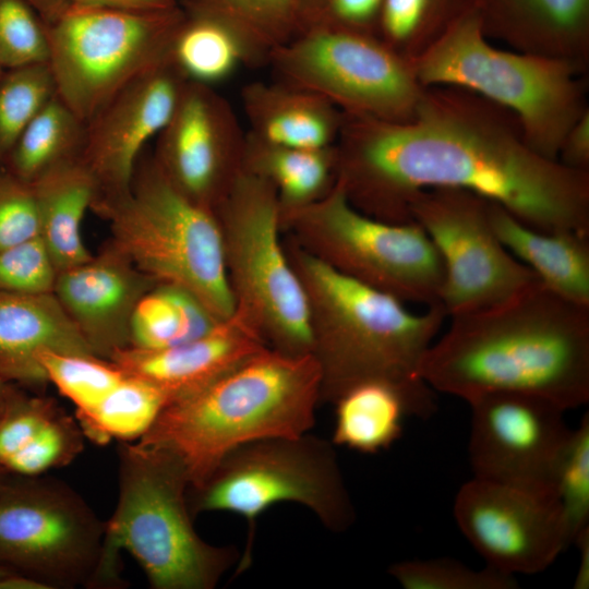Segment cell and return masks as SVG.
Masks as SVG:
<instances>
[{
    "mask_svg": "<svg viewBox=\"0 0 589 589\" xmlns=\"http://www.w3.org/2000/svg\"><path fill=\"white\" fill-rule=\"evenodd\" d=\"M553 495L562 510L572 544L589 528V416L570 435L556 462Z\"/></svg>",
    "mask_w": 589,
    "mask_h": 589,
    "instance_id": "36",
    "label": "cell"
},
{
    "mask_svg": "<svg viewBox=\"0 0 589 589\" xmlns=\"http://www.w3.org/2000/svg\"><path fill=\"white\" fill-rule=\"evenodd\" d=\"M55 94L48 63L4 70L0 76V168L27 124Z\"/></svg>",
    "mask_w": 589,
    "mask_h": 589,
    "instance_id": "35",
    "label": "cell"
},
{
    "mask_svg": "<svg viewBox=\"0 0 589 589\" xmlns=\"http://www.w3.org/2000/svg\"><path fill=\"white\" fill-rule=\"evenodd\" d=\"M245 141L227 99L187 81L153 158L181 192L214 209L243 167Z\"/></svg>",
    "mask_w": 589,
    "mask_h": 589,
    "instance_id": "17",
    "label": "cell"
},
{
    "mask_svg": "<svg viewBox=\"0 0 589 589\" xmlns=\"http://www.w3.org/2000/svg\"><path fill=\"white\" fill-rule=\"evenodd\" d=\"M410 61L424 87L462 88L508 110L528 145L550 159H557L566 133L589 109L586 67L493 46L476 5Z\"/></svg>",
    "mask_w": 589,
    "mask_h": 589,
    "instance_id": "6",
    "label": "cell"
},
{
    "mask_svg": "<svg viewBox=\"0 0 589 589\" xmlns=\"http://www.w3.org/2000/svg\"><path fill=\"white\" fill-rule=\"evenodd\" d=\"M185 82L167 59L121 88L86 122L81 160L97 183V195L130 189L145 144L168 123Z\"/></svg>",
    "mask_w": 589,
    "mask_h": 589,
    "instance_id": "18",
    "label": "cell"
},
{
    "mask_svg": "<svg viewBox=\"0 0 589 589\" xmlns=\"http://www.w3.org/2000/svg\"><path fill=\"white\" fill-rule=\"evenodd\" d=\"M333 405L332 443L362 454H377L389 448L401 436L405 416L412 414L404 392L382 381L357 384Z\"/></svg>",
    "mask_w": 589,
    "mask_h": 589,
    "instance_id": "27",
    "label": "cell"
},
{
    "mask_svg": "<svg viewBox=\"0 0 589 589\" xmlns=\"http://www.w3.org/2000/svg\"><path fill=\"white\" fill-rule=\"evenodd\" d=\"M13 474L0 467V490L7 484Z\"/></svg>",
    "mask_w": 589,
    "mask_h": 589,
    "instance_id": "49",
    "label": "cell"
},
{
    "mask_svg": "<svg viewBox=\"0 0 589 589\" xmlns=\"http://www.w3.org/2000/svg\"><path fill=\"white\" fill-rule=\"evenodd\" d=\"M238 27L267 58L301 28L302 0H187ZM268 62V61H267Z\"/></svg>",
    "mask_w": 589,
    "mask_h": 589,
    "instance_id": "33",
    "label": "cell"
},
{
    "mask_svg": "<svg viewBox=\"0 0 589 589\" xmlns=\"http://www.w3.org/2000/svg\"><path fill=\"white\" fill-rule=\"evenodd\" d=\"M91 211L107 221L109 242L144 274L189 290L219 320L233 314L214 211L181 192L153 156L139 158L128 191L97 195Z\"/></svg>",
    "mask_w": 589,
    "mask_h": 589,
    "instance_id": "7",
    "label": "cell"
},
{
    "mask_svg": "<svg viewBox=\"0 0 589 589\" xmlns=\"http://www.w3.org/2000/svg\"><path fill=\"white\" fill-rule=\"evenodd\" d=\"M167 405L168 399L159 388L127 372L96 408L76 421L85 437L98 445L113 440L135 442L151 429Z\"/></svg>",
    "mask_w": 589,
    "mask_h": 589,
    "instance_id": "31",
    "label": "cell"
},
{
    "mask_svg": "<svg viewBox=\"0 0 589 589\" xmlns=\"http://www.w3.org/2000/svg\"><path fill=\"white\" fill-rule=\"evenodd\" d=\"M105 521L69 484L12 476L0 490V566L48 589L91 588Z\"/></svg>",
    "mask_w": 589,
    "mask_h": 589,
    "instance_id": "13",
    "label": "cell"
},
{
    "mask_svg": "<svg viewBox=\"0 0 589 589\" xmlns=\"http://www.w3.org/2000/svg\"><path fill=\"white\" fill-rule=\"evenodd\" d=\"M46 24L56 21L70 5L67 0H28Z\"/></svg>",
    "mask_w": 589,
    "mask_h": 589,
    "instance_id": "46",
    "label": "cell"
},
{
    "mask_svg": "<svg viewBox=\"0 0 589 589\" xmlns=\"http://www.w3.org/2000/svg\"><path fill=\"white\" fill-rule=\"evenodd\" d=\"M579 550V564L576 572L574 588L587 589L589 587V528L584 530L574 541Z\"/></svg>",
    "mask_w": 589,
    "mask_h": 589,
    "instance_id": "45",
    "label": "cell"
},
{
    "mask_svg": "<svg viewBox=\"0 0 589 589\" xmlns=\"http://www.w3.org/2000/svg\"><path fill=\"white\" fill-rule=\"evenodd\" d=\"M69 4L110 7L132 10H163L178 5V0H67Z\"/></svg>",
    "mask_w": 589,
    "mask_h": 589,
    "instance_id": "44",
    "label": "cell"
},
{
    "mask_svg": "<svg viewBox=\"0 0 589 589\" xmlns=\"http://www.w3.org/2000/svg\"><path fill=\"white\" fill-rule=\"evenodd\" d=\"M557 160L572 169L589 171V109L566 133Z\"/></svg>",
    "mask_w": 589,
    "mask_h": 589,
    "instance_id": "43",
    "label": "cell"
},
{
    "mask_svg": "<svg viewBox=\"0 0 589 589\" xmlns=\"http://www.w3.org/2000/svg\"><path fill=\"white\" fill-rule=\"evenodd\" d=\"M243 166L272 183L281 209L310 204L335 183L334 145L316 149L278 146L247 132Z\"/></svg>",
    "mask_w": 589,
    "mask_h": 589,
    "instance_id": "28",
    "label": "cell"
},
{
    "mask_svg": "<svg viewBox=\"0 0 589 589\" xmlns=\"http://www.w3.org/2000/svg\"><path fill=\"white\" fill-rule=\"evenodd\" d=\"M409 214L441 256L440 304L447 317L504 302L539 279L496 237L483 197L460 189H430L416 195Z\"/></svg>",
    "mask_w": 589,
    "mask_h": 589,
    "instance_id": "14",
    "label": "cell"
},
{
    "mask_svg": "<svg viewBox=\"0 0 589 589\" xmlns=\"http://www.w3.org/2000/svg\"><path fill=\"white\" fill-rule=\"evenodd\" d=\"M389 575L406 589H514L515 576L491 566L473 569L453 558L406 560L394 563Z\"/></svg>",
    "mask_w": 589,
    "mask_h": 589,
    "instance_id": "37",
    "label": "cell"
},
{
    "mask_svg": "<svg viewBox=\"0 0 589 589\" xmlns=\"http://www.w3.org/2000/svg\"><path fill=\"white\" fill-rule=\"evenodd\" d=\"M382 2L383 0H302L300 31L309 27H333L376 35Z\"/></svg>",
    "mask_w": 589,
    "mask_h": 589,
    "instance_id": "42",
    "label": "cell"
},
{
    "mask_svg": "<svg viewBox=\"0 0 589 589\" xmlns=\"http://www.w3.org/2000/svg\"><path fill=\"white\" fill-rule=\"evenodd\" d=\"M280 226L304 251L347 277L405 303L441 305L443 263L422 227L362 213L336 181L310 204L280 208Z\"/></svg>",
    "mask_w": 589,
    "mask_h": 589,
    "instance_id": "10",
    "label": "cell"
},
{
    "mask_svg": "<svg viewBox=\"0 0 589 589\" xmlns=\"http://www.w3.org/2000/svg\"><path fill=\"white\" fill-rule=\"evenodd\" d=\"M277 81L310 91L346 115L410 119L423 94L410 60L376 35L309 27L274 49Z\"/></svg>",
    "mask_w": 589,
    "mask_h": 589,
    "instance_id": "12",
    "label": "cell"
},
{
    "mask_svg": "<svg viewBox=\"0 0 589 589\" xmlns=\"http://www.w3.org/2000/svg\"><path fill=\"white\" fill-rule=\"evenodd\" d=\"M489 218L502 244L549 289L589 305V235L541 231L489 202Z\"/></svg>",
    "mask_w": 589,
    "mask_h": 589,
    "instance_id": "24",
    "label": "cell"
},
{
    "mask_svg": "<svg viewBox=\"0 0 589 589\" xmlns=\"http://www.w3.org/2000/svg\"><path fill=\"white\" fill-rule=\"evenodd\" d=\"M284 245L306 299L321 402L333 404L357 384L382 381L404 392L412 414L433 413V389L420 366L447 317L442 305L413 313L397 298L322 263L286 235Z\"/></svg>",
    "mask_w": 589,
    "mask_h": 589,
    "instance_id": "3",
    "label": "cell"
},
{
    "mask_svg": "<svg viewBox=\"0 0 589 589\" xmlns=\"http://www.w3.org/2000/svg\"><path fill=\"white\" fill-rule=\"evenodd\" d=\"M312 354L265 348L203 389L167 405L137 442L163 447L184 465L190 486L250 442L311 431L321 404Z\"/></svg>",
    "mask_w": 589,
    "mask_h": 589,
    "instance_id": "4",
    "label": "cell"
},
{
    "mask_svg": "<svg viewBox=\"0 0 589 589\" xmlns=\"http://www.w3.org/2000/svg\"><path fill=\"white\" fill-rule=\"evenodd\" d=\"M13 383H9L2 377H0V414L5 406L7 399L10 395V392L13 387Z\"/></svg>",
    "mask_w": 589,
    "mask_h": 589,
    "instance_id": "48",
    "label": "cell"
},
{
    "mask_svg": "<svg viewBox=\"0 0 589 589\" xmlns=\"http://www.w3.org/2000/svg\"><path fill=\"white\" fill-rule=\"evenodd\" d=\"M10 572H11V570H9V569L3 568V567L0 566V577H2V576H4V575L9 574Z\"/></svg>",
    "mask_w": 589,
    "mask_h": 589,
    "instance_id": "50",
    "label": "cell"
},
{
    "mask_svg": "<svg viewBox=\"0 0 589 589\" xmlns=\"http://www.w3.org/2000/svg\"><path fill=\"white\" fill-rule=\"evenodd\" d=\"M213 211L235 311L269 348L311 354L306 299L285 250L272 183L243 166Z\"/></svg>",
    "mask_w": 589,
    "mask_h": 589,
    "instance_id": "9",
    "label": "cell"
},
{
    "mask_svg": "<svg viewBox=\"0 0 589 589\" xmlns=\"http://www.w3.org/2000/svg\"><path fill=\"white\" fill-rule=\"evenodd\" d=\"M420 375L433 390L467 402L512 392L565 410L582 406L589 401V305L538 279L504 302L452 316Z\"/></svg>",
    "mask_w": 589,
    "mask_h": 589,
    "instance_id": "2",
    "label": "cell"
},
{
    "mask_svg": "<svg viewBox=\"0 0 589 589\" xmlns=\"http://www.w3.org/2000/svg\"><path fill=\"white\" fill-rule=\"evenodd\" d=\"M334 153L348 201L384 221H412L416 195L446 188L541 231L589 235V171L540 155L508 110L462 88L425 87L405 121L344 113Z\"/></svg>",
    "mask_w": 589,
    "mask_h": 589,
    "instance_id": "1",
    "label": "cell"
},
{
    "mask_svg": "<svg viewBox=\"0 0 589 589\" xmlns=\"http://www.w3.org/2000/svg\"><path fill=\"white\" fill-rule=\"evenodd\" d=\"M0 589H48L40 581L28 576L10 572L0 577Z\"/></svg>",
    "mask_w": 589,
    "mask_h": 589,
    "instance_id": "47",
    "label": "cell"
},
{
    "mask_svg": "<svg viewBox=\"0 0 589 589\" xmlns=\"http://www.w3.org/2000/svg\"><path fill=\"white\" fill-rule=\"evenodd\" d=\"M332 441L312 435L259 440L241 445L188 489L192 516L228 512L247 524V541L235 575L252 566L259 518L280 503L306 507L329 531H347L356 509Z\"/></svg>",
    "mask_w": 589,
    "mask_h": 589,
    "instance_id": "8",
    "label": "cell"
},
{
    "mask_svg": "<svg viewBox=\"0 0 589 589\" xmlns=\"http://www.w3.org/2000/svg\"><path fill=\"white\" fill-rule=\"evenodd\" d=\"M241 101L248 133L278 146L330 147L344 120V113L321 96L277 80L247 84Z\"/></svg>",
    "mask_w": 589,
    "mask_h": 589,
    "instance_id": "23",
    "label": "cell"
},
{
    "mask_svg": "<svg viewBox=\"0 0 589 589\" xmlns=\"http://www.w3.org/2000/svg\"><path fill=\"white\" fill-rule=\"evenodd\" d=\"M486 36L588 68L589 0H476Z\"/></svg>",
    "mask_w": 589,
    "mask_h": 589,
    "instance_id": "22",
    "label": "cell"
},
{
    "mask_svg": "<svg viewBox=\"0 0 589 589\" xmlns=\"http://www.w3.org/2000/svg\"><path fill=\"white\" fill-rule=\"evenodd\" d=\"M62 411L52 398L14 384L0 414V467L35 442Z\"/></svg>",
    "mask_w": 589,
    "mask_h": 589,
    "instance_id": "39",
    "label": "cell"
},
{
    "mask_svg": "<svg viewBox=\"0 0 589 589\" xmlns=\"http://www.w3.org/2000/svg\"><path fill=\"white\" fill-rule=\"evenodd\" d=\"M40 237L34 189L0 168V250Z\"/></svg>",
    "mask_w": 589,
    "mask_h": 589,
    "instance_id": "41",
    "label": "cell"
},
{
    "mask_svg": "<svg viewBox=\"0 0 589 589\" xmlns=\"http://www.w3.org/2000/svg\"><path fill=\"white\" fill-rule=\"evenodd\" d=\"M454 517L486 565L513 576L546 569L572 544L553 496L478 478L459 489Z\"/></svg>",
    "mask_w": 589,
    "mask_h": 589,
    "instance_id": "16",
    "label": "cell"
},
{
    "mask_svg": "<svg viewBox=\"0 0 589 589\" xmlns=\"http://www.w3.org/2000/svg\"><path fill=\"white\" fill-rule=\"evenodd\" d=\"M39 362L48 383L75 406L76 418L96 408L127 375L116 362L94 354L45 350Z\"/></svg>",
    "mask_w": 589,
    "mask_h": 589,
    "instance_id": "34",
    "label": "cell"
},
{
    "mask_svg": "<svg viewBox=\"0 0 589 589\" xmlns=\"http://www.w3.org/2000/svg\"><path fill=\"white\" fill-rule=\"evenodd\" d=\"M86 123L55 94L20 135L1 168L33 183L50 169L82 156Z\"/></svg>",
    "mask_w": 589,
    "mask_h": 589,
    "instance_id": "29",
    "label": "cell"
},
{
    "mask_svg": "<svg viewBox=\"0 0 589 589\" xmlns=\"http://www.w3.org/2000/svg\"><path fill=\"white\" fill-rule=\"evenodd\" d=\"M267 347L256 328L235 311L201 337L156 350L129 347L111 361L159 388L169 405L203 389Z\"/></svg>",
    "mask_w": 589,
    "mask_h": 589,
    "instance_id": "20",
    "label": "cell"
},
{
    "mask_svg": "<svg viewBox=\"0 0 589 589\" xmlns=\"http://www.w3.org/2000/svg\"><path fill=\"white\" fill-rule=\"evenodd\" d=\"M31 184L39 212L40 238L57 271L88 261L93 254L82 237V224L98 187L81 158L50 169Z\"/></svg>",
    "mask_w": 589,
    "mask_h": 589,
    "instance_id": "25",
    "label": "cell"
},
{
    "mask_svg": "<svg viewBox=\"0 0 589 589\" xmlns=\"http://www.w3.org/2000/svg\"><path fill=\"white\" fill-rule=\"evenodd\" d=\"M468 404L473 478L554 497V469L572 432L566 410L546 398L512 392Z\"/></svg>",
    "mask_w": 589,
    "mask_h": 589,
    "instance_id": "15",
    "label": "cell"
},
{
    "mask_svg": "<svg viewBox=\"0 0 589 589\" xmlns=\"http://www.w3.org/2000/svg\"><path fill=\"white\" fill-rule=\"evenodd\" d=\"M178 5L132 10L70 4L47 25L56 94L85 123L131 81L169 59Z\"/></svg>",
    "mask_w": 589,
    "mask_h": 589,
    "instance_id": "11",
    "label": "cell"
},
{
    "mask_svg": "<svg viewBox=\"0 0 589 589\" xmlns=\"http://www.w3.org/2000/svg\"><path fill=\"white\" fill-rule=\"evenodd\" d=\"M47 25L28 0H0V64L4 70L48 63Z\"/></svg>",
    "mask_w": 589,
    "mask_h": 589,
    "instance_id": "38",
    "label": "cell"
},
{
    "mask_svg": "<svg viewBox=\"0 0 589 589\" xmlns=\"http://www.w3.org/2000/svg\"><path fill=\"white\" fill-rule=\"evenodd\" d=\"M190 479L169 450L141 442L118 447V500L105 521L100 564L92 588L125 587L121 551L129 552L153 589H214L237 567L235 545H215L194 528Z\"/></svg>",
    "mask_w": 589,
    "mask_h": 589,
    "instance_id": "5",
    "label": "cell"
},
{
    "mask_svg": "<svg viewBox=\"0 0 589 589\" xmlns=\"http://www.w3.org/2000/svg\"><path fill=\"white\" fill-rule=\"evenodd\" d=\"M3 72H4V69H3L2 65L0 64V76L2 75Z\"/></svg>",
    "mask_w": 589,
    "mask_h": 589,
    "instance_id": "51",
    "label": "cell"
},
{
    "mask_svg": "<svg viewBox=\"0 0 589 589\" xmlns=\"http://www.w3.org/2000/svg\"><path fill=\"white\" fill-rule=\"evenodd\" d=\"M476 0H383L376 36L401 57L424 52Z\"/></svg>",
    "mask_w": 589,
    "mask_h": 589,
    "instance_id": "32",
    "label": "cell"
},
{
    "mask_svg": "<svg viewBox=\"0 0 589 589\" xmlns=\"http://www.w3.org/2000/svg\"><path fill=\"white\" fill-rule=\"evenodd\" d=\"M220 321L189 290L157 284L135 308L130 347L156 350L177 346L203 336Z\"/></svg>",
    "mask_w": 589,
    "mask_h": 589,
    "instance_id": "30",
    "label": "cell"
},
{
    "mask_svg": "<svg viewBox=\"0 0 589 589\" xmlns=\"http://www.w3.org/2000/svg\"><path fill=\"white\" fill-rule=\"evenodd\" d=\"M57 275L40 237L0 250V292H53Z\"/></svg>",
    "mask_w": 589,
    "mask_h": 589,
    "instance_id": "40",
    "label": "cell"
},
{
    "mask_svg": "<svg viewBox=\"0 0 589 589\" xmlns=\"http://www.w3.org/2000/svg\"><path fill=\"white\" fill-rule=\"evenodd\" d=\"M45 350L94 354L53 292H0V377L23 388L45 387Z\"/></svg>",
    "mask_w": 589,
    "mask_h": 589,
    "instance_id": "21",
    "label": "cell"
},
{
    "mask_svg": "<svg viewBox=\"0 0 589 589\" xmlns=\"http://www.w3.org/2000/svg\"><path fill=\"white\" fill-rule=\"evenodd\" d=\"M157 284L108 241L88 261L58 272L53 293L92 352L111 360L130 347L135 308Z\"/></svg>",
    "mask_w": 589,
    "mask_h": 589,
    "instance_id": "19",
    "label": "cell"
},
{
    "mask_svg": "<svg viewBox=\"0 0 589 589\" xmlns=\"http://www.w3.org/2000/svg\"><path fill=\"white\" fill-rule=\"evenodd\" d=\"M169 60L188 82L214 87L240 67L268 58L225 17L188 8L172 38Z\"/></svg>",
    "mask_w": 589,
    "mask_h": 589,
    "instance_id": "26",
    "label": "cell"
}]
</instances>
